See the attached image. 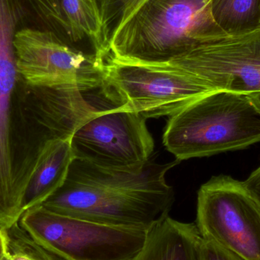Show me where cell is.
<instances>
[{
  "instance_id": "obj_1",
  "label": "cell",
  "mask_w": 260,
  "mask_h": 260,
  "mask_svg": "<svg viewBox=\"0 0 260 260\" xmlns=\"http://www.w3.org/2000/svg\"><path fill=\"white\" fill-rule=\"evenodd\" d=\"M179 162L149 160L142 171L127 172L74 158L62 187L41 206L94 222L149 229L174 204V189L166 174Z\"/></svg>"
},
{
  "instance_id": "obj_2",
  "label": "cell",
  "mask_w": 260,
  "mask_h": 260,
  "mask_svg": "<svg viewBox=\"0 0 260 260\" xmlns=\"http://www.w3.org/2000/svg\"><path fill=\"white\" fill-rule=\"evenodd\" d=\"M260 142V114L248 96L212 91L170 116L163 135L177 160L244 149Z\"/></svg>"
},
{
  "instance_id": "obj_3",
  "label": "cell",
  "mask_w": 260,
  "mask_h": 260,
  "mask_svg": "<svg viewBox=\"0 0 260 260\" xmlns=\"http://www.w3.org/2000/svg\"><path fill=\"white\" fill-rule=\"evenodd\" d=\"M212 0H150L108 57L123 62L160 64L211 35L223 34L212 17Z\"/></svg>"
},
{
  "instance_id": "obj_4",
  "label": "cell",
  "mask_w": 260,
  "mask_h": 260,
  "mask_svg": "<svg viewBox=\"0 0 260 260\" xmlns=\"http://www.w3.org/2000/svg\"><path fill=\"white\" fill-rule=\"evenodd\" d=\"M19 223L41 246L65 260H129L143 247L148 229L109 225L51 212L44 206Z\"/></svg>"
},
{
  "instance_id": "obj_5",
  "label": "cell",
  "mask_w": 260,
  "mask_h": 260,
  "mask_svg": "<svg viewBox=\"0 0 260 260\" xmlns=\"http://www.w3.org/2000/svg\"><path fill=\"white\" fill-rule=\"evenodd\" d=\"M103 88L120 109L145 118L171 116L212 92L198 79L167 64L135 63L108 57Z\"/></svg>"
},
{
  "instance_id": "obj_6",
  "label": "cell",
  "mask_w": 260,
  "mask_h": 260,
  "mask_svg": "<svg viewBox=\"0 0 260 260\" xmlns=\"http://www.w3.org/2000/svg\"><path fill=\"white\" fill-rule=\"evenodd\" d=\"M196 225L209 240L245 260H260V206L230 176L212 177L197 198Z\"/></svg>"
},
{
  "instance_id": "obj_7",
  "label": "cell",
  "mask_w": 260,
  "mask_h": 260,
  "mask_svg": "<svg viewBox=\"0 0 260 260\" xmlns=\"http://www.w3.org/2000/svg\"><path fill=\"white\" fill-rule=\"evenodd\" d=\"M167 65L198 79L212 91L260 92V27L238 35L206 37Z\"/></svg>"
},
{
  "instance_id": "obj_8",
  "label": "cell",
  "mask_w": 260,
  "mask_h": 260,
  "mask_svg": "<svg viewBox=\"0 0 260 260\" xmlns=\"http://www.w3.org/2000/svg\"><path fill=\"white\" fill-rule=\"evenodd\" d=\"M70 145L75 158L127 172L142 171L154 148L146 118L119 105L94 113L75 131Z\"/></svg>"
},
{
  "instance_id": "obj_9",
  "label": "cell",
  "mask_w": 260,
  "mask_h": 260,
  "mask_svg": "<svg viewBox=\"0 0 260 260\" xmlns=\"http://www.w3.org/2000/svg\"><path fill=\"white\" fill-rule=\"evenodd\" d=\"M18 75L34 88L76 84L103 87L104 64L94 53L70 47L50 30L24 27L14 39Z\"/></svg>"
},
{
  "instance_id": "obj_10",
  "label": "cell",
  "mask_w": 260,
  "mask_h": 260,
  "mask_svg": "<svg viewBox=\"0 0 260 260\" xmlns=\"http://www.w3.org/2000/svg\"><path fill=\"white\" fill-rule=\"evenodd\" d=\"M15 56L0 55V229L17 222L23 213L30 174L15 159L12 109L18 77Z\"/></svg>"
},
{
  "instance_id": "obj_11",
  "label": "cell",
  "mask_w": 260,
  "mask_h": 260,
  "mask_svg": "<svg viewBox=\"0 0 260 260\" xmlns=\"http://www.w3.org/2000/svg\"><path fill=\"white\" fill-rule=\"evenodd\" d=\"M70 139L53 138L40 147L31 180L24 196L23 213L41 206L65 183L75 158Z\"/></svg>"
},
{
  "instance_id": "obj_12",
  "label": "cell",
  "mask_w": 260,
  "mask_h": 260,
  "mask_svg": "<svg viewBox=\"0 0 260 260\" xmlns=\"http://www.w3.org/2000/svg\"><path fill=\"white\" fill-rule=\"evenodd\" d=\"M202 239L196 224L168 214L148 229L142 250L129 260H200Z\"/></svg>"
},
{
  "instance_id": "obj_13",
  "label": "cell",
  "mask_w": 260,
  "mask_h": 260,
  "mask_svg": "<svg viewBox=\"0 0 260 260\" xmlns=\"http://www.w3.org/2000/svg\"><path fill=\"white\" fill-rule=\"evenodd\" d=\"M60 5L70 39L76 42L85 37L88 38L96 56L104 62L108 50L98 0H60Z\"/></svg>"
},
{
  "instance_id": "obj_14",
  "label": "cell",
  "mask_w": 260,
  "mask_h": 260,
  "mask_svg": "<svg viewBox=\"0 0 260 260\" xmlns=\"http://www.w3.org/2000/svg\"><path fill=\"white\" fill-rule=\"evenodd\" d=\"M211 9L224 35H241L260 27V0H212Z\"/></svg>"
},
{
  "instance_id": "obj_15",
  "label": "cell",
  "mask_w": 260,
  "mask_h": 260,
  "mask_svg": "<svg viewBox=\"0 0 260 260\" xmlns=\"http://www.w3.org/2000/svg\"><path fill=\"white\" fill-rule=\"evenodd\" d=\"M150 0H98L104 38L109 47L126 30L132 21Z\"/></svg>"
},
{
  "instance_id": "obj_16",
  "label": "cell",
  "mask_w": 260,
  "mask_h": 260,
  "mask_svg": "<svg viewBox=\"0 0 260 260\" xmlns=\"http://www.w3.org/2000/svg\"><path fill=\"white\" fill-rule=\"evenodd\" d=\"M5 260H65L38 244L19 221L3 231Z\"/></svg>"
},
{
  "instance_id": "obj_17",
  "label": "cell",
  "mask_w": 260,
  "mask_h": 260,
  "mask_svg": "<svg viewBox=\"0 0 260 260\" xmlns=\"http://www.w3.org/2000/svg\"><path fill=\"white\" fill-rule=\"evenodd\" d=\"M200 260H245L209 240L202 239Z\"/></svg>"
},
{
  "instance_id": "obj_18",
  "label": "cell",
  "mask_w": 260,
  "mask_h": 260,
  "mask_svg": "<svg viewBox=\"0 0 260 260\" xmlns=\"http://www.w3.org/2000/svg\"><path fill=\"white\" fill-rule=\"evenodd\" d=\"M244 186L260 206V165L244 181Z\"/></svg>"
},
{
  "instance_id": "obj_19",
  "label": "cell",
  "mask_w": 260,
  "mask_h": 260,
  "mask_svg": "<svg viewBox=\"0 0 260 260\" xmlns=\"http://www.w3.org/2000/svg\"><path fill=\"white\" fill-rule=\"evenodd\" d=\"M247 96H248L252 105H253V107L256 108V111H257L260 114V92L249 94V95Z\"/></svg>"
},
{
  "instance_id": "obj_20",
  "label": "cell",
  "mask_w": 260,
  "mask_h": 260,
  "mask_svg": "<svg viewBox=\"0 0 260 260\" xmlns=\"http://www.w3.org/2000/svg\"><path fill=\"white\" fill-rule=\"evenodd\" d=\"M5 251H6V247H5V239L3 232L0 230V260L3 259L5 256Z\"/></svg>"
},
{
  "instance_id": "obj_21",
  "label": "cell",
  "mask_w": 260,
  "mask_h": 260,
  "mask_svg": "<svg viewBox=\"0 0 260 260\" xmlns=\"http://www.w3.org/2000/svg\"><path fill=\"white\" fill-rule=\"evenodd\" d=\"M2 260H5V259H4V257H3V259H2Z\"/></svg>"
}]
</instances>
